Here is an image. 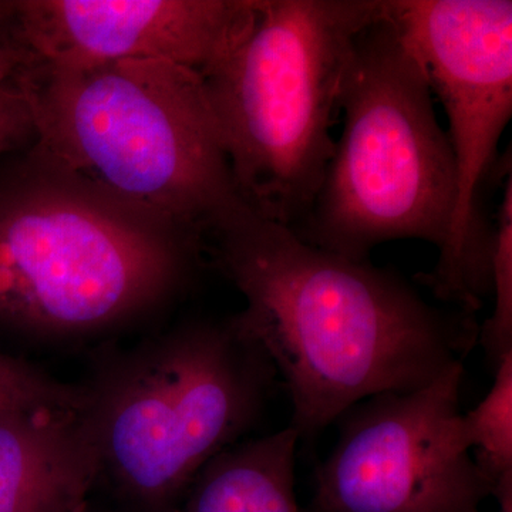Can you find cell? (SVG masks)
<instances>
[{"label":"cell","mask_w":512,"mask_h":512,"mask_svg":"<svg viewBox=\"0 0 512 512\" xmlns=\"http://www.w3.org/2000/svg\"><path fill=\"white\" fill-rule=\"evenodd\" d=\"M204 251L244 296L232 319L274 366L301 439L376 394L427 386L476 348V316L427 302L369 259L313 247L242 201L208 229Z\"/></svg>","instance_id":"cell-1"},{"label":"cell","mask_w":512,"mask_h":512,"mask_svg":"<svg viewBox=\"0 0 512 512\" xmlns=\"http://www.w3.org/2000/svg\"><path fill=\"white\" fill-rule=\"evenodd\" d=\"M13 86L67 183L204 238L239 197L204 79L161 60L26 63Z\"/></svg>","instance_id":"cell-2"},{"label":"cell","mask_w":512,"mask_h":512,"mask_svg":"<svg viewBox=\"0 0 512 512\" xmlns=\"http://www.w3.org/2000/svg\"><path fill=\"white\" fill-rule=\"evenodd\" d=\"M278 383L232 316L104 356L82 384L99 481L130 511L178 512L204 467L261 420Z\"/></svg>","instance_id":"cell-3"},{"label":"cell","mask_w":512,"mask_h":512,"mask_svg":"<svg viewBox=\"0 0 512 512\" xmlns=\"http://www.w3.org/2000/svg\"><path fill=\"white\" fill-rule=\"evenodd\" d=\"M384 0H256L248 35L205 92L239 200L295 231L308 217L336 141L330 136L357 35Z\"/></svg>","instance_id":"cell-4"},{"label":"cell","mask_w":512,"mask_h":512,"mask_svg":"<svg viewBox=\"0 0 512 512\" xmlns=\"http://www.w3.org/2000/svg\"><path fill=\"white\" fill-rule=\"evenodd\" d=\"M339 111L342 134L311 211L293 232L355 261L397 239L440 251L456 204V163L426 67L387 0L356 37Z\"/></svg>","instance_id":"cell-5"},{"label":"cell","mask_w":512,"mask_h":512,"mask_svg":"<svg viewBox=\"0 0 512 512\" xmlns=\"http://www.w3.org/2000/svg\"><path fill=\"white\" fill-rule=\"evenodd\" d=\"M204 239L161 227L73 183L0 187V329L73 338L173 292Z\"/></svg>","instance_id":"cell-6"},{"label":"cell","mask_w":512,"mask_h":512,"mask_svg":"<svg viewBox=\"0 0 512 512\" xmlns=\"http://www.w3.org/2000/svg\"><path fill=\"white\" fill-rule=\"evenodd\" d=\"M427 70L448 124L457 191L446 244L420 282L443 305L476 315L491 295L493 225L483 190L512 116L511 0H387Z\"/></svg>","instance_id":"cell-7"},{"label":"cell","mask_w":512,"mask_h":512,"mask_svg":"<svg viewBox=\"0 0 512 512\" xmlns=\"http://www.w3.org/2000/svg\"><path fill=\"white\" fill-rule=\"evenodd\" d=\"M464 363L420 389L386 392L339 417L316 467L311 512H481L493 484L458 443Z\"/></svg>","instance_id":"cell-8"},{"label":"cell","mask_w":512,"mask_h":512,"mask_svg":"<svg viewBox=\"0 0 512 512\" xmlns=\"http://www.w3.org/2000/svg\"><path fill=\"white\" fill-rule=\"evenodd\" d=\"M26 63L161 60L204 77L234 52L256 0H8Z\"/></svg>","instance_id":"cell-9"},{"label":"cell","mask_w":512,"mask_h":512,"mask_svg":"<svg viewBox=\"0 0 512 512\" xmlns=\"http://www.w3.org/2000/svg\"><path fill=\"white\" fill-rule=\"evenodd\" d=\"M97 481L86 399L0 410V512H84Z\"/></svg>","instance_id":"cell-10"},{"label":"cell","mask_w":512,"mask_h":512,"mask_svg":"<svg viewBox=\"0 0 512 512\" xmlns=\"http://www.w3.org/2000/svg\"><path fill=\"white\" fill-rule=\"evenodd\" d=\"M298 431L239 441L198 474L178 512H301L295 493Z\"/></svg>","instance_id":"cell-11"},{"label":"cell","mask_w":512,"mask_h":512,"mask_svg":"<svg viewBox=\"0 0 512 512\" xmlns=\"http://www.w3.org/2000/svg\"><path fill=\"white\" fill-rule=\"evenodd\" d=\"M494 372L493 386L484 399L457 417L456 434L495 488L512 476V352L495 365Z\"/></svg>","instance_id":"cell-12"},{"label":"cell","mask_w":512,"mask_h":512,"mask_svg":"<svg viewBox=\"0 0 512 512\" xmlns=\"http://www.w3.org/2000/svg\"><path fill=\"white\" fill-rule=\"evenodd\" d=\"M493 313L478 330V340L495 367L512 352V175L504 183L503 198L493 225L490 259Z\"/></svg>","instance_id":"cell-13"},{"label":"cell","mask_w":512,"mask_h":512,"mask_svg":"<svg viewBox=\"0 0 512 512\" xmlns=\"http://www.w3.org/2000/svg\"><path fill=\"white\" fill-rule=\"evenodd\" d=\"M84 399L82 384L59 382L23 360L0 353V410L67 406Z\"/></svg>","instance_id":"cell-14"},{"label":"cell","mask_w":512,"mask_h":512,"mask_svg":"<svg viewBox=\"0 0 512 512\" xmlns=\"http://www.w3.org/2000/svg\"><path fill=\"white\" fill-rule=\"evenodd\" d=\"M35 136L32 113L13 84L0 89V156Z\"/></svg>","instance_id":"cell-15"},{"label":"cell","mask_w":512,"mask_h":512,"mask_svg":"<svg viewBox=\"0 0 512 512\" xmlns=\"http://www.w3.org/2000/svg\"><path fill=\"white\" fill-rule=\"evenodd\" d=\"M25 62L26 52L16 35L8 0H0V89L13 84Z\"/></svg>","instance_id":"cell-16"},{"label":"cell","mask_w":512,"mask_h":512,"mask_svg":"<svg viewBox=\"0 0 512 512\" xmlns=\"http://www.w3.org/2000/svg\"><path fill=\"white\" fill-rule=\"evenodd\" d=\"M493 497L497 500L498 511L512 512V477H505L495 485Z\"/></svg>","instance_id":"cell-17"},{"label":"cell","mask_w":512,"mask_h":512,"mask_svg":"<svg viewBox=\"0 0 512 512\" xmlns=\"http://www.w3.org/2000/svg\"><path fill=\"white\" fill-rule=\"evenodd\" d=\"M84 512H90V511H89V508H87V510H86V511H84Z\"/></svg>","instance_id":"cell-18"},{"label":"cell","mask_w":512,"mask_h":512,"mask_svg":"<svg viewBox=\"0 0 512 512\" xmlns=\"http://www.w3.org/2000/svg\"><path fill=\"white\" fill-rule=\"evenodd\" d=\"M308 512H311V511L308 510Z\"/></svg>","instance_id":"cell-19"}]
</instances>
